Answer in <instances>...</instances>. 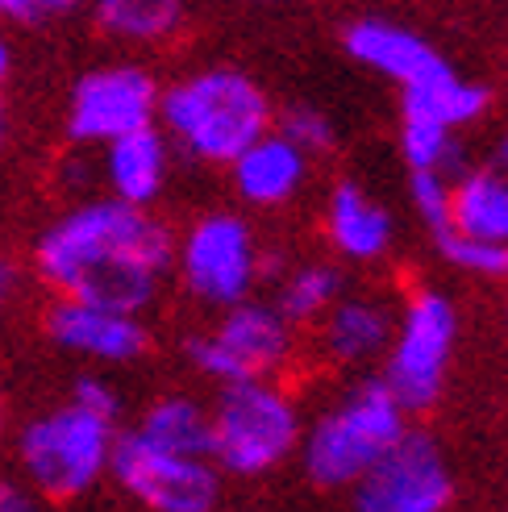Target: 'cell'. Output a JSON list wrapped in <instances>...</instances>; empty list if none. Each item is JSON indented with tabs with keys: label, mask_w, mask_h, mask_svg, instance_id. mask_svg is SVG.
Here are the masks:
<instances>
[{
	"label": "cell",
	"mask_w": 508,
	"mask_h": 512,
	"mask_svg": "<svg viewBox=\"0 0 508 512\" xmlns=\"http://www.w3.org/2000/svg\"><path fill=\"white\" fill-rule=\"evenodd\" d=\"M454 475L442 446L429 433L404 429L354 483L359 512H446Z\"/></svg>",
	"instance_id": "obj_11"
},
{
	"label": "cell",
	"mask_w": 508,
	"mask_h": 512,
	"mask_svg": "<svg viewBox=\"0 0 508 512\" xmlns=\"http://www.w3.org/2000/svg\"><path fill=\"white\" fill-rule=\"evenodd\" d=\"M159 80L142 63L117 59L88 67L67 92L63 130L75 150H100L105 142L159 121Z\"/></svg>",
	"instance_id": "obj_8"
},
{
	"label": "cell",
	"mask_w": 508,
	"mask_h": 512,
	"mask_svg": "<svg viewBox=\"0 0 508 512\" xmlns=\"http://www.w3.org/2000/svg\"><path fill=\"white\" fill-rule=\"evenodd\" d=\"M396 317L384 300L375 296H338L317 317V346L329 363L338 367H363L371 358H384L392 342Z\"/></svg>",
	"instance_id": "obj_17"
},
{
	"label": "cell",
	"mask_w": 508,
	"mask_h": 512,
	"mask_svg": "<svg viewBox=\"0 0 508 512\" xmlns=\"http://www.w3.org/2000/svg\"><path fill=\"white\" fill-rule=\"evenodd\" d=\"M100 184L109 188L113 200L138 204V209H150L171 175V142L159 125H142V130H130L113 142L100 146Z\"/></svg>",
	"instance_id": "obj_15"
},
{
	"label": "cell",
	"mask_w": 508,
	"mask_h": 512,
	"mask_svg": "<svg viewBox=\"0 0 508 512\" xmlns=\"http://www.w3.org/2000/svg\"><path fill=\"white\" fill-rule=\"evenodd\" d=\"M146 442H155L175 454H205L213 450V413L192 396H163L146 408L138 425Z\"/></svg>",
	"instance_id": "obj_21"
},
{
	"label": "cell",
	"mask_w": 508,
	"mask_h": 512,
	"mask_svg": "<svg viewBox=\"0 0 508 512\" xmlns=\"http://www.w3.org/2000/svg\"><path fill=\"white\" fill-rule=\"evenodd\" d=\"M0 512H38V500L30 488H21L13 479H0Z\"/></svg>",
	"instance_id": "obj_29"
},
{
	"label": "cell",
	"mask_w": 508,
	"mask_h": 512,
	"mask_svg": "<svg viewBox=\"0 0 508 512\" xmlns=\"http://www.w3.org/2000/svg\"><path fill=\"white\" fill-rule=\"evenodd\" d=\"M213 413V450L209 458L221 475L254 479L284 467L300 450L304 421L300 404L271 379H242L225 383Z\"/></svg>",
	"instance_id": "obj_3"
},
{
	"label": "cell",
	"mask_w": 508,
	"mask_h": 512,
	"mask_svg": "<svg viewBox=\"0 0 508 512\" xmlns=\"http://www.w3.org/2000/svg\"><path fill=\"white\" fill-rule=\"evenodd\" d=\"M434 238H438V250L450 267L479 275V279H508V242L467 238V234H454V229H442Z\"/></svg>",
	"instance_id": "obj_24"
},
{
	"label": "cell",
	"mask_w": 508,
	"mask_h": 512,
	"mask_svg": "<svg viewBox=\"0 0 508 512\" xmlns=\"http://www.w3.org/2000/svg\"><path fill=\"white\" fill-rule=\"evenodd\" d=\"M92 25L121 46H167L188 21V0H88Z\"/></svg>",
	"instance_id": "obj_20"
},
{
	"label": "cell",
	"mask_w": 508,
	"mask_h": 512,
	"mask_svg": "<svg viewBox=\"0 0 508 512\" xmlns=\"http://www.w3.org/2000/svg\"><path fill=\"white\" fill-rule=\"evenodd\" d=\"M113 446V421L67 400L21 429L17 458L30 488H38L50 500H75L88 496L109 475Z\"/></svg>",
	"instance_id": "obj_5"
},
{
	"label": "cell",
	"mask_w": 508,
	"mask_h": 512,
	"mask_svg": "<svg viewBox=\"0 0 508 512\" xmlns=\"http://www.w3.org/2000/svg\"><path fill=\"white\" fill-rule=\"evenodd\" d=\"M342 46L359 67L384 75V80H392L396 88L421 84L425 75L446 67V59L417 30H409V25H400V21H388V17L350 21L346 34H342Z\"/></svg>",
	"instance_id": "obj_14"
},
{
	"label": "cell",
	"mask_w": 508,
	"mask_h": 512,
	"mask_svg": "<svg viewBox=\"0 0 508 512\" xmlns=\"http://www.w3.org/2000/svg\"><path fill=\"white\" fill-rule=\"evenodd\" d=\"M454 338H459V317L438 288H417L404 300L384 350V388L400 400L404 413H425L438 404Z\"/></svg>",
	"instance_id": "obj_7"
},
{
	"label": "cell",
	"mask_w": 508,
	"mask_h": 512,
	"mask_svg": "<svg viewBox=\"0 0 508 512\" xmlns=\"http://www.w3.org/2000/svg\"><path fill=\"white\" fill-rule=\"evenodd\" d=\"M488 167H496V171H504L508 175V130L496 138V146H492V159H488Z\"/></svg>",
	"instance_id": "obj_32"
},
{
	"label": "cell",
	"mask_w": 508,
	"mask_h": 512,
	"mask_svg": "<svg viewBox=\"0 0 508 512\" xmlns=\"http://www.w3.org/2000/svg\"><path fill=\"white\" fill-rule=\"evenodd\" d=\"M9 142V109H5V100H0V150H5Z\"/></svg>",
	"instance_id": "obj_33"
},
{
	"label": "cell",
	"mask_w": 508,
	"mask_h": 512,
	"mask_svg": "<svg viewBox=\"0 0 508 512\" xmlns=\"http://www.w3.org/2000/svg\"><path fill=\"white\" fill-rule=\"evenodd\" d=\"M342 288H346V275L334 263H300L279 275L275 309L292 325H309L342 296Z\"/></svg>",
	"instance_id": "obj_22"
},
{
	"label": "cell",
	"mask_w": 508,
	"mask_h": 512,
	"mask_svg": "<svg viewBox=\"0 0 508 512\" xmlns=\"http://www.w3.org/2000/svg\"><path fill=\"white\" fill-rule=\"evenodd\" d=\"M409 200H413V213L442 234L450 225V175L438 171H409Z\"/></svg>",
	"instance_id": "obj_26"
},
{
	"label": "cell",
	"mask_w": 508,
	"mask_h": 512,
	"mask_svg": "<svg viewBox=\"0 0 508 512\" xmlns=\"http://www.w3.org/2000/svg\"><path fill=\"white\" fill-rule=\"evenodd\" d=\"M404 429H409V413L384 388V379H371L363 388H354L342 404L325 408L313 429L300 438L304 475L317 488H354L359 475Z\"/></svg>",
	"instance_id": "obj_4"
},
{
	"label": "cell",
	"mask_w": 508,
	"mask_h": 512,
	"mask_svg": "<svg viewBox=\"0 0 508 512\" xmlns=\"http://www.w3.org/2000/svg\"><path fill=\"white\" fill-rule=\"evenodd\" d=\"M46 334L59 350L100 367L138 363L150 350V329L138 313H121L80 296H55V304L46 309Z\"/></svg>",
	"instance_id": "obj_12"
},
{
	"label": "cell",
	"mask_w": 508,
	"mask_h": 512,
	"mask_svg": "<svg viewBox=\"0 0 508 512\" xmlns=\"http://www.w3.org/2000/svg\"><path fill=\"white\" fill-rule=\"evenodd\" d=\"M9 80H13V42L5 30H0V92H5Z\"/></svg>",
	"instance_id": "obj_31"
},
{
	"label": "cell",
	"mask_w": 508,
	"mask_h": 512,
	"mask_svg": "<svg viewBox=\"0 0 508 512\" xmlns=\"http://www.w3.org/2000/svg\"><path fill=\"white\" fill-rule=\"evenodd\" d=\"M325 238L346 263H375L392 250V213L354 179H338L325 196Z\"/></svg>",
	"instance_id": "obj_16"
},
{
	"label": "cell",
	"mask_w": 508,
	"mask_h": 512,
	"mask_svg": "<svg viewBox=\"0 0 508 512\" xmlns=\"http://www.w3.org/2000/svg\"><path fill=\"white\" fill-rule=\"evenodd\" d=\"M17 296H21V267L13 259H0V317L13 309Z\"/></svg>",
	"instance_id": "obj_30"
},
{
	"label": "cell",
	"mask_w": 508,
	"mask_h": 512,
	"mask_svg": "<svg viewBox=\"0 0 508 512\" xmlns=\"http://www.w3.org/2000/svg\"><path fill=\"white\" fill-rule=\"evenodd\" d=\"M492 109V92L475 80H463L450 63L421 84L400 88V121H429L446 125V130H467V125L484 121Z\"/></svg>",
	"instance_id": "obj_18"
},
{
	"label": "cell",
	"mask_w": 508,
	"mask_h": 512,
	"mask_svg": "<svg viewBox=\"0 0 508 512\" xmlns=\"http://www.w3.org/2000/svg\"><path fill=\"white\" fill-rule=\"evenodd\" d=\"M159 130L205 167H230L242 150L275 125L271 96L242 67H200L159 92Z\"/></svg>",
	"instance_id": "obj_2"
},
{
	"label": "cell",
	"mask_w": 508,
	"mask_h": 512,
	"mask_svg": "<svg viewBox=\"0 0 508 512\" xmlns=\"http://www.w3.org/2000/svg\"><path fill=\"white\" fill-rule=\"evenodd\" d=\"M84 5L88 0H0V25H50Z\"/></svg>",
	"instance_id": "obj_27"
},
{
	"label": "cell",
	"mask_w": 508,
	"mask_h": 512,
	"mask_svg": "<svg viewBox=\"0 0 508 512\" xmlns=\"http://www.w3.org/2000/svg\"><path fill=\"white\" fill-rule=\"evenodd\" d=\"M175 267V234L150 209L96 196L71 204L34 242V271L55 296L146 313Z\"/></svg>",
	"instance_id": "obj_1"
},
{
	"label": "cell",
	"mask_w": 508,
	"mask_h": 512,
	"mask_svg": "<svg viewBox=\"0 0 508 512\" xmlns=\"http://www.w3.org/2000/svg\"><path fill=\"white\" fill-rule=\"evenodd\" d=\"M250 5H288V0H250Z\"/></svg>",
	"instance_id": "obj_34"
},
{
	"label": "cell",
	"mask_w": 508,
	"mask_h": 512,
	"mask_svg": "<svg viewBox=\"0 0 508 512\" xmlns=\"http://www.w3.org/2000/svg\"><path fill=\"white\" fill-rule=\"evenodd\" d=\"M225 171H230V188L242 204H250V209H284L309 184L313 159L271 125Z\"/></svg>",
	"instance_id": "obj_13"
},
{
	"label": "cell",
	"mask_w": 508,
	"mask_h": 512,
	"mask_svg": "<svg viewBox=\"0 0 508 512\" xmlns=\"http://www.w3.org/2000/svg\"><path fill=\"white\" fill-rule=\"evenodd\" d=\"M454 234L508 242V175L496 167H463L450 179V225Z\"/></svg>",
	"instance_id": "obj_19"
},
{
	"label": "cell",
	"mask_w": 508,
	"mask_h": 512,
	"mask_svg": "<svg viewBox=\"0 0 508 512\" xmlns=\"http://www.w3.org/2000/svg\"><path fill=\"white\" fill-rule=\"evenodd\" d=\"M292 321L263 300H238L230 309H221V321L209 334L188 338V358L192 367L225 383L242 379H271L279 367L292 358Z\"/></svg>",
	"instance_id": "obj_9"
},
{
	"label": "cell",
	"mask_w": 508,
	"mask_h": 512,
	"mask_svg": "<svg viewBox=\"0 0 508 512\" xmlns=\"http://www.w3.org/2000/svg\"><path fill=\"white\" fill-rule=\"evenodd\" d=\"M71 404H80V408H88V413H96V417H117L121 413V396H117V388L105 379V375H80L71 383V396H67Z\"/></svg>",
	"instance_id": "obj_28"
},
{
	"label": "cell",
	"mask_w": 508,
	"mask_h": 512,
	"mask_svg": "<svg viewBox=\"0 0 508 512\" xmlns=\"http://www.w3.org/2000/svg\"><path fill=\"white\" fill-rule=\"evenodd\" d=\"M0 429H5V400H0Z\"/></svg>",
	"instance_id": "obj_35"
},
{
	"label": "cell",
	"mask_w": 508,
	"mask_h": 512,
	"mask_svg": "<svg viewBox=\"0 0 508 512\" xmlns=\"http://www.w3.org/2000/svg\"><path fill=\"white\" fill-rule=\"evenodd\" d=\"M109 475L150 512H213L221 500V467L213 458L163 450L138 429L117 438Z\"/></svg>",
	"instance_id": "obj_10"
},
{
	"label": "cell",
	"mask_w": 508,
	"mask_h": 512,
	"mask_svg": "<svg viewBox=\"0 0 508 512\" xmlns=\"http://www.w3.org/2000/svg\"><path fill=\"white\" fill-rule=\"evenodd\" d=\"M275 130L284 134V138H292L304 155H329L334 150V142H338V130H334V121H329L321 109H313V105H292V109H284L275 117Z\"/></svg>",
	"instance_id": "obj_25"
},
{
	"label": "cell",
	"mask_w": 508,
	"mask_h": 512,
	"mask_svg": "<svg viewBox=\"0 0 508 512\" xmlns=\"http://www.w3.org/2000/svg\"><path fill=\"white\" fill-rule=\"evenodd\" d=\"M400 159L409 171H438L454 179L463 171L459 130L429 125V121H400Z\"/></svg>",
	"instance_id": "obj_23"
},
{
	"label": "cell",
	"mask_w": 508,
	"mask_h": 512,
	"mask_svg": "<svg viewBox=\"0 0 508 512\" xmlns=\"http://www.w3.org/2000/svg\"><path fill=\"white\" fill-rule=\"evenodd\" d=\"M175 271L196 304L230 309V304L254 296V284L263 275V250L242 213L213 209L200 213L175 238Z\"/></svg>",
	"instance_id": "obj_6"
}]
</instances>
